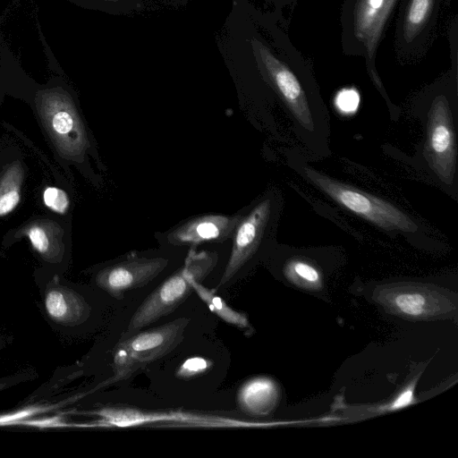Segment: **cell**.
<instances>
[{"mask_svg":"<svg viewBox=\"0 0 458 458\" xmlns=\"http://www.w3.org/2000/svg\"><path fill=\"white\" fill-rule=\"evenodd\" d=\"M7 340L5 335L3 334V332L0 330V352L6 346Z\"/></svg>","mask_w":458,"mask_h":458,"instance_id":"cell-26","label":"cell"},{"mask_svg":"<svg viewBox=\"0 0 458 458\" xmlns=\"http://www.w3.org/2000/svg\"><path fill=\"white\" fill-rule=\"evenodd\" d=\"M271 213V199H266L242 218L233 233L231 255L216 290L227 284L257 251Z\"/></svg>","mask_w":458,"mask_h":458,"instance_id":"cell-8","label":"cell"},{"mask_svg":"<svg viewBox=\"0 0 458 458\" xmlns=\"http://www.w3.org/2000/svg\"><path fill=\"white\" fill-rule=\"evenodd\" d=\"M168 265L164 258H131L100 270L95 278L98 288L117 301L131 290L155 279Z\"/></svg>","mask_w":458,"mask_h":458,"instance_id":"cell-6","label":"cell"},{"mask_svg":"<svg viewBox=\"0 0 458 458\" xmlns=\"http://www.w3.org/2000/svg\"><path fill=\"white\" fill-rule=\"evenodd\" d=\"M242 217V215L199 216L172 231L167 235V241L177 246L224 242L233 236Z\"/></svg>","mask_w":458,"mask_h":458,"instance_id":"cell-12","label":"cell"},{"mask_svg":"<svg viewBox=\"0 0 458 458\" xmlns=\"http://www.w3.org/2000/svg\"><path fill=\"white\" fill-rule=\"evenodd\" d=\"M385 0H369V4L371 9L377 10L381 8Z\"/></svg>","mask_w":458,"mask_h":458,"instance_id":"cell-25","label":"cell"},{"mask_svg":"<svg viewBox=\"0 0 458 458\" xmlns=\"http://www.w3.org/2000/svg\"><path fill=\"white\" fill-rule=\"evenodd\" d=\"M304 174L332 199L359 216L387 231L413 233L417 225L400 208L378 197L327 176L310 167Z\"/></svg>","mask_w":458,"mask_h":458,"instance_id":"cell-3","label":"cell"},{"mask_svg":"<svg viewBox=\"0 0 458 458\" xmlns=\"http://www.w3.org/2000/svg\"><path fill=\"white\" fill-rule=\"evenodd\" d=\"M45 205L55 212L64 214L69 208L70 200L64 191L57 187H48L43 192Z\"/></svg>","mask_w":458,"mask_h":458,"instance_id":"cell-21","label":"cell"},{"mask_svg":"<svg viewBox=\"0 0 458 458\" xmlns=\"http://www.w3.org/2000/svg\"><path fill=\"white\" fill-rule=\"evenodd\" d=\"M254 49L272 85L301 125L312 131L314 123L308 99L294 73L259 42Z\"/></svg>","mask_w":458,"mask_h":458,"instance_id":"cell-9","label":"cell"},{"mask_svg":"<svg viewBox=\"0 0 458 458\" xmlns=\"http://www.w3.org/2000/svg\"><path fill=\"white\" fill-rule=\"evenodd\" d=\"M217 261L216 252L196 251L191 249L183 266L155 289L138 307L129 321L125 335L174 312L194 293L192 281H204L216 267Z\"/></svg>","mask_w":458,"mask_h":458,"instance_id":"cell-1","label":"cell"},{"mask_svg":"<svg viewBox=\"0 0 458 458\" xmlns=\"http://www.w3.org/2000/svg\"><path fill=\"white\" fill-rule=\"evenodd\" d=\"M106 2V8L114 9V13H123L131 10L133 7H140L142 0H102Z\"/></svg>","mask_w":458,"mask_h":458,"instance_id":"cell-23","label":"cell"},{"mask_svg":"<svg viewBox=\"0 0 458 458\" xmlns=\"http://www.w3.org/2000/svg\"><path fill=\"white\" fill-rule=\"evenodd\" d=\"M41 292L43 311L57 328H75L89 318L91 306L72 287L55 279Z\"/></svg>","mask_w":458,"mask_h":458,"instance_id":"cell-10","label":"cell"},{"mask_svg":"<svg viewBox=\"0 0 458 458\" xmlns=\"http://www.w3.org/2000/svg\"><path fill=\"white\" fill-rule=\"evenodd\" d=\"M190 324L179 318L162 326L123 336L113 350V379L127 378L141 367L159 360L182 341Z\"/></svg>","mask_w":458,"mask_h":458,"instance_id":"cell-2","label":"cell"},{"mask_svg":"<svg viewBox=\"0 0 458 458\" xmlns=\"http://www.w3.org/2000/svg\"><path fill=\"white\" fill-rule=\"evenodd\" d=\"M412 397V390L411 389H406L403 391L397 398L396 400L390 405L389 409H397L403 406H405L409 404Z\"/></svg>","mask_w":458,"mask_h":458,"instance_id":"cell-24","label":"cell"},{"mask_svg":"<svg viewBox=\"0 0 458 458\" xmlns=\"http://www.w3.org/2000/svg\"><path fill=\"white\" fill-rule=\"evenodd\" d=\"M359 102V94L353 89H344L338 93L335 98V105L344 114L355 112Z\"/></svg>","mask_w":458,"mask_h":458,"instance_id":"cell-22","label":"cell"},{"mask_svg":"<svg viewBox=\"0 0 458 458\" xmlns=\"http://www.w3.org/2000/svg\"><path fill=\"white\" fill-rule=\"evenodd\" d=\"M426 155L437 176L452 182L456 168V142L452 113L443 98L435 100L428 114Z\"/></svg>","mask_w":458,"mask_h":458,"instance_id":"cell-5","label":"cell"},{"mask_svg":"<svg viewBox=\"0 0 458 458\" xmlns=\"http://www.w3.org/2000/svg\"><path fill=\"white\" fill-rule=\"evenodd\" d=\"M27 234L33 248L39 254L49 259L56 257L55 249L53 247L50 238L43 227L39 225L31 226L29 228Z\"/></svg>","mask_w":458,"mask_h":458,"instance_id":"cell-20","label":"cell"},{"mask_svg":"<svg viewBox=\"0 0 458 458\" xmlns=\"http://www.w3.org/2000/svg\"><path fill=\"white\" fill-rule=\"evenodd\" d=\"M284 274L290 282L303 289L315 291L323 286L319 269L302 259H290L284 266Z\"/></svg>","mask_w":458,"mask_h":458,"instance_id":"cell-15","label":"cell"},{"mask_svg":"<svg viewBox=\"0 0 458 458\" xmlns=\"http://www.w3.org/2000/svg\"><path fill=\"white\" fill-rule=\"evenodd\" d=\"M98 419L89 427L128 428L157 421H171L197 427H238L242 421L218 416L192 414L190 412H145L128 407L103 408L96 412Z\"/></svg>","mask_w":458,"mask_h":458,"instance_id":"cell-7","label":"cell"},{"mask_svg":"<svg viewBox=\"0 0 458 458\" xmlns=\"http://www.w3.org/2000/svg\"><path fill=\"white\" fill-rule=\"evenodd\" d=\"M20 171L14 168L0 182V216L11 212L20 202Z\"/></svg>","mask_w":458,"mask_h":458,"instance_id":"cell-17","label":"cell"},{"mask_svg":"<svg viewBox=\"0 0 458 458\" xmlns=\"http://www.w3.org/2000/svg\"><path fill=\"white\" fill-rule=\"evenodd\" d=\"M433 0H411L405 19V38L411 40L428 18Z\"/></svg>","mask_w":458,"mask_h":458,"instance_id":"cell-18","label":"cell"},{"mask_svg":"<svg viewBox=\"0 0 458 458\" xmlns=\"http://www.w3.org/2000/svg\"><path fill=\"white\" fill-rule=\"evenodd\" d=\"M70 399L51 403H30L27 406L0 412V428H19L22 420L53 412L67 405L70 403Z\"/></svg>","mask_w":458,"mask_h":458,"instance_id":"cell-16","label":"cell"},{"mask_svg":"<svg viewBox=\"0 0 458 458\" xmlns=\"http://www.w3.org/2000/svg\"><path fill=\"white\" fill-rule=\"evenodd\" d=\"M280 398V388L276 382L267 377H255L246 380L238 389L236 404L250 416H267L276 408Z\"/></svg>","mask_w":458,"mask_h":458,"instance_id":"cell-13","label":"cell"},{"mask_svg":"<svg viewBox=\"0 0 458 458\" xmlns=\"http://www.w3.org/2000/svg\"><path fill=\"white\" fill-rule=\"evenodd\" d=\"M214 367V361L207 357L193 356L185 360L176 369L175 376L183 380L203 376Z\"/></svg>","mask_w":458,"mask_h":458,"instance_id":"cell-19","label":"cell"},{"mask_svg":"<svg viewBox=\"0 0 458 458\" xmlns=\"http://www.w3.org/2000/svg\"><path fill=\"white\" fill-rule=\"evenodd\" d=\"M44 117L61 150L69 156H79L87 148L83 124L72 104L64 97L47 98Z\"/></svg>","mask_w":458,"mask_h":458,"instance_id":"cell-11","label":"cell"},{"mask_svg":"<svg viewBox=\"0 0 458 458\" xmlns=\"http://www.w3.org/2000/svg\"><path fill=\"white\" fill-rule=\"evenodd\" d=\"M375 300L388 312L409 319H433L455 315L456 297L449 291L429 284L402 283L382 285Z\"/></svg>","mask_w":458,"mask_h":458,"instance_id":"cell-4","label":"cell"},{"mask_svg":"<svg viewBox=\"0 0 458 458\" xmlns=\"http://www.w3.org/2000/svg\"><path fill=\"white\" fill-rule=\"evenodd\" d=\"M192 287L211 312L225 323L242 330L247 336L253 333V327L250 323L248 316L229 306L223 298L216 293L215 290L207 288L201 282L197 280L192 281Z\"/></svg>","mask_w":458,"mask_h":458,"instance_id":"cell-14","label":"cell"}]
</instances>
